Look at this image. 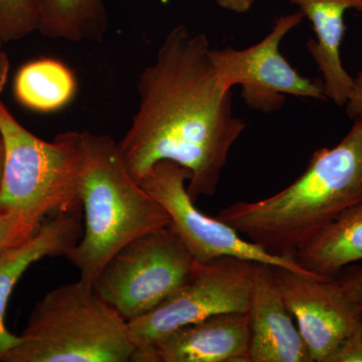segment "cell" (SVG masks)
<instances>
[{"instance_id": "12", "label": "cell", "mask_w": 362, "mask_h": 362, "mask_svg": "<svg viewBox=\"0 0 362 362\" xmlns=\"http://www.w3.org/2000/svg\"><path fill=\"white\" fill-rule=\"evenodd\" d=\"M250 316V362H313L286 305L273 267L256 263Z\"/></svg>"}, {"instance_id": "8", "label": "cell", "mask_w": 362, "mask_h": 362, "mask_svg": "<svg viewBox=\"0 0 362 362\" xmlns=\"http://www.w3.org/2000/svg\"><path fill=\"white\" fill-rule=\"evenodd\" d=\"M255 265L232 257L199 263L192 279L175 294L148 313L128 321L135 350L207 317L249 312Z\"/></svg>"}, {"instance_id": "2", "label": "cell", "mask_w": 362, "mask_h": 362, "mask_svg": "<svg viewBox=\"0 0 362 362\" xmlns=\"http://www.w3.org/2000/svg\"><path fill=\"white\" fill-rule=\"evenodd\" d=\"M362 202V117L332 148L314 152L306 170L268 199L226 207L218 220L278 256L293 257L350 207Z\"/></svg>"}, {"instance_id": "1", "label": "cell", "mask_w": 362, "mask_h": 362, "mask_svg": "<svg viewBox=\"0 0 362 362\" xmlns=\"http://www.w3.org/2000/svg\"><path fill=\"white\" fill-rule=\"evenodd\" d=\"M211 49L206 35L187 26L166 35L140 75L139 107L118 143L137 182L159 161L187 168L194 202L216 194L230 149L247 127L233 114L232 89L218 78Z\"/></svg>"}, {"instance_id": "9", "label": "cell", "mask_w": 362, "mask_h": 362, "mask_svg": "<svg viewBox=\"0 0 362 362\" xmlns=\"http://www.w3.org/2000/svg\"><path fill=\"white\" fill-rule=\"evenodd\" d=\"M303 18L300 11L280 16L263 40L246 49L211 47V59L218 78L230 89L240 87L247 108L272 113L282 108L287 96L327 100L323 83L302 76L280 51L286 35Z\"/></svg>"}, {"instance_id": "21", "label": "cell", "mask_w": 362, "mask_h": 362, "mask_svg": "<svg viewBox=\"0 0 362 362\" xmlns=\"http://www.w3.org/2000/svg\"><path fill=\"white\" fill-rule=\"evenodd\" d=\"M346 113L349 118L356 119L362 117V69L354 78V86L350 92L349 100L345 104Z\"/></svg>"}, {"instance_id": "25", "label": "cell", "mask_w": 362, "mask_h": 362, "mask_svg": "<svg viewBox=\"0 0 362 362\" xmlns=\"http://www.w3.org/2000/svg\"><path fill=\"white\" fill-rule=\"evenodd\" d=\"M4 146L1 138H0V192H1L2 180H4Z\"/></svg>"}, {"instance_id": "11", "label": "cell", "mask_w": 362, "mask_h": 362, "mask_svg": "<svg viewBox=\"0 0 362 362\" xmlns=\"http://www.w3.org/2000/svg\"><path fill=\"white\" fill-rule=\"evenodd\" d=\"M249 312H226L187 324L145 349L132 362H250Z\"/></svg>"}, {"instance_id": "26", "label": "cell", "mask_w": 362, "mask_h": 362, "mask_svg": "<svg viewBox=\"0 0 362 362\" xmlns=\"http://www.w3.org/2000/svg\"><path fill=\"white\" fill-rule=\"evenodd\" d=\"M2 44H4V42H2V40H0V49H1V45H2Z\"/></svg>"}, {"instance_id": "22", "label": "cell", "mask_w": 362, "mask_h": 362, "mask_svg": "<svg viewBox=\"0 0 362 362\" xmlns=\"http://www.w3.org/2000/svg\"><path fill=\"white\" fill-rule=\"evenodd\" d=\"M338 280L350 296L362 307V267L347 272Z\"/></svg>"}, {"instance_id": "16", "label": "cell", "mask_w": 362, "mask_h": 362, "mask_svg": "<svg viewBox=\"0 0 362 362\" xmlns=\"http://www.w3.org/2000/svg\"><path fill=\"white\" fill-rule=\"evenodd\" d=\"M107 30L104 0H40L39 32L44 37L100 42Z\"/></svg>"}, {"instance_id": "4", "label": "cell", "mask_w": 362, "mask_h": 362, "mask_svg": "<svg viewBox=\"0 0 362 362\" xmlns=\"http://www.w3.org/2000/svg\"><path fill=\"white\" fill-rule=\"evenodd\" d=\"M21 341L4 362H130L128 321L83 280L62 285L35 305Z\"/></svg>"}, {"instance_id": "3", "label": "cell", "mask_w": 362, "mask_h": 362, "mask_svg": "<svg viewBox=\"0 0 362 362\" xmlns=\"http://www.w3.org/2000/svg\"><path fill=\"white\" fill-rule=\"evenodd\" d=\"M82 237L66 255L81 280L94 284L109 259L138 238L170 225L165 209L128 173L118 143L82 132Z\"/></svg>"}, {"instance_id": "14", "label": "cell", "mask_w": 362, "mask_h": 362, "mask_svg": "<svg viewBox=\"0 0 362 362\" xmlns=\"http://www.w3.org/2000/svg\"><path fill=\"white\" fill-rule=\"evenodd\" d=\"M310 21L315 40L307 49L323 78L327 100L343 107L349 100L354 78L343 66L340 47L345 32L344 14L354 9L362 14V0H289Z\"/></svg>"}, {"instance_id": "17", "label": "cell", "mask_w": 362, "mask_h": 362, "mask_svg": "<svg viewBox=\"0 0 362 362\" xmlns=\"http://www.w3.org/2000/svg\"><path fill=\"white\" fill-rule=\"evenodd\" d=\"M77 90L75 75L62 62L40 59L26 64L14 80V94L26 108L54 112L66 106Z\"/></svg>"}, {"instance_id": "7", "label": "cell", "mask_w": 362, "mask_h": 362, "mask_svg": "<svg viewBox=\"0 0 362 362\" xmlns=\"http://www.w3.org/2000/svg\"><path fill=\"white\" fill-rule=\"evenodd\" d=\"M190 173L175 162L159 161L140 182L163 206L170 226L199 263L232 257L277 268L289 269L308 276H320L305 270L293 257L278 256L264 250L218 220L206 216L194 206L187 192Z\"/></svg>"}, {"instance_id": "6", "label": "cell", "mask_w": 362, "mask_h": 362, "mask_svg": "<svg viewBox=\"0 0 362 362\" xmlns=\"http://www.w3.org/2000/svg\"><path fill=\"white\" fill-rule=\"evenodd\" d=\"M199 264L169 225L117 252L93 286L102 299L130 321L175 294L192 279Z\"/></svg>"}, {"instance_id": "20", "label": "cell", "mask_w": 362, "mask_h": 362, "mask_svg": "<svg viewBox=\"0 0 362 362\" xmlns=\"http://www.w3.org/2000/svg\"><path fill=\"white\" fill-rule=\"evenodd\" d=\"M327 362H362V321Z\"/></svg>"}, {"instance_id": "15", "label": "cell", "mask_w": 362, "mask_h": 362, "mask_svg": "<svg viewBox=\"0 0 362 362\" xmlns=\"http://www.w3.org/2000/svg\"><path fill=\"white\" fill-rule=\"evenodd\" d=\"M294 259L305 270L325 277L362 261V202L340 214L298 250Z\"/></svg>"}, {"instance_id": "24", "label": "cell", "mask_w": 362, "mask_h": 362, "mask_svg": "<svg viewBox=\"0 0 362 362\" xmlns=\"http://www.w3.org/2000/svg\"><path fill=\"white\" fill-rule=\"evenodd\" d=\"M9 59L6 52L0 49V94L6 87L9 74Z\"/></svg>"}, {"instance_id": "18", "label": "cell", "mask_w": 362, "mask_h": 362, "mask_svg": "<svg viewBox=\"0 0 362 362\" xmlns=\"http://www.w3.org/2000/svg\"><path fill=\"white\" fill-rule=\"evenodd\" d=\"M40 0H0V40L23 39L39 30Z\"/></svg>"}, {"instance_id": "23", "label": "cell", "mask_w": 362, "mask_h": 362, "mask_svg": "<svg viewBox=\"0 0 362 362\" xmlns=\"http://www.w3.org/2000/svg\"><path fill=\"white\" fill-rule=\"evenodd\" d=\"M218 6L235 13H246L251 11L257 0H214Z\"/></svg>"}, {"instance_id": "5", "label": "cell", "mask_w": 362, "mask_h": 362, "mask_svg": "<svg viewBox=\"0 0 362 362\" xmlns=\"http://www.w3.org/2000/svg\"><path fill=\"white\" fill-rule=\"evenodd\" d=\"M4 146L0 211H23L45 218L81 214L82 132L59 133L52 141L33 135L0 100Z\"/></svg>"}, {"instance_id": "19", "label": "cell", "mask_w": 362, "mask_h": 362, "mask_svg": "<svg viewBox=\"0 0 362 362\" xmlns=\"http://www.w3.org/2000/svg\"><path fill=\"white\" fill-rule=\"evenodd\" d=\"M45 220L23 211H0V254L32 237Z\"/></svg>"}, {"instance_id": "10", "label": "cell", "mask_w": 362, "mask_h": 362, "mask_svg": "<svg viewBox=\"0 0 362 362\" xmlns=\"http://www.w3.org/2000/svg\"><path fill=\"white\" fill-rule=\"evenodd\" d=\"M273 273L313 362H327L361 322L362 307L334 277L277 267Z\"/></svg>"}, {"instance_id": "13", "label": "cell", "mask_w": 362, "mask_h": 362, "mask_svg": "<svg viewBox=\"0 0 362 362\" xmlns=\"http://www.w3.org/2000/svg\"><path fill=\"white\" fill-rule=\"evenodd\" d=\"M81 214H61L44 221L18 246L0 254V361L21 341L7 330L4 316L14 286L30 265L45 257L66 256L82 237Z\"/></svg>"}]
</instances>
